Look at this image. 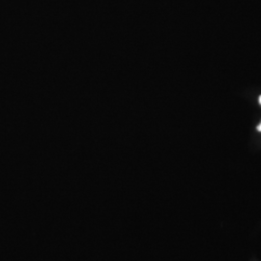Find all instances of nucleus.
Segmentation results:
<instances>
[{
	"mask_svg": "<svg viewBox=\"0 0 261 261\" xmlns=\"http://www.w3.org/2000/svg\"><path fill=\"white\" fill-rule=\"evenodd\" d=\"M257 130H259V132H261V123L258 125V127H257Z\"/></svg>",
	"mask_w": 261,
	"mask_h": 261,
	"instance_id": "1",
	"label": "nucleus"
},
{
	"mask_svg": "<svg viewBox=\"0 0 261 261\" xmlns=\"http://www.w3.org/2000/svg\"><path fill=\"white\" fill-rule=\"evenodd\" d=\"M259 103L261 105V96L259 97Z\"/></svg>",
	"mask_w": 261,
	"mask_h": 261,
	"instance_id": "2",
	"label": "nucleus"
}]
</instances>
